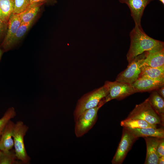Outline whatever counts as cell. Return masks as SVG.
<instances>
[{
	"instance_id": "1",
	"label": "cell",
	"mask_w": 164,
	"mask_h": 164,
	"mask_svg": "<svg viewBox=\"0 0 164 164\" xmlns=\"http://www.w3.org/2000/svg\"><path fill=\"white\" fill-rule=\"evenodd\" d=\"M130 44L126 54L128 63L143 53L164 47L163 42L148 36L142 27L135 25L129 33Z\"/></svg>"
},
{
	"instance_id": "2",
	"label": "cell",
	"mask_w": 164,
	"mask_h": 164,
	"mask_svg": "<svg viewBox=\"0 0 164 164\" xmlns=\"http://www.w3.org/2000/svg\"><path fill=\"white\" fill-rule=\"evenodd\" d=\"M108 89L105 85L84 95L77 102L73 112L74 121L85 111L97 106L108 94Z\"/></svg>"
},
{
	"instance_id": "3",
	"label": "cell",
	"mask_w": 164,
	"mask_h": 164,
	"mask_svg": "<svg viewBox=\"0 0 164 164\" xmlns=\"http://www.w3.org/2000/svg\"><path fill=\"white\" fill-rule=\"evenodd\" d=\"M105 104L102 99L96 107L84 111L75 121L74 132L76 136L80 137L88 132L96 122L99 109Z\"/></svg>"
},
{
	"instance_id": "4",
	"label": "cell",
	"mask_w": 164,
	"mask_h": 164,
	"mask_svg": "<svg viewBox=\"0 0 164 164\" xmlns=\"http://www.w3.org/2000/svg\"><path fill=\"white\" fill-rule=\"evenodd\" d=\"M126 118L142 119L151 124L164 126V122L153 108L148 98L141 103L136 105Z\"/></svg>"
},
{
	"instance_id": "5",
	"label": "cell",
	"mask_w": 164,
	"mask_h": 164,
	"mask_svg": "<svg viewBox=\"0 0 164 164\" xmlns=\"http://www.w3.org/2000/svg\"><path fill=\"white\" fill-rule=\"evenodd\" d=\"M29 128L21 121H19L15 124L13 138L15 151L16 156L19 160L24 164H28L30 160L28 155L24 143V137Z\"/></svg>"
},
{
	"instance_id": "6",
	"label": "cell",
	"mask_w": 164,
	"mask_h": 164,
	"mask_svg": "<svg viewBox=\"0 0 164 164\" xmlns=\"http://www.w3.org/2000/svg\"><path fill=\"white\" fill-rule=\"evenodd\" d=\"M145 56V52L135 57L127 68L117 75L115 81L132 84L139 77Z\"/></svg>"
},
{
	"instance_id": "7",
	"label": "cell",
	"mask_w": 164,
	"mask_h": 164,
	"mask_svg": "<svg viewBox=\"0 0 164 164\" xmlns=\"http://www.w3.org/2000/svg\"><path fill=\"white\" fill-rule=\"evenodd\" d=\"M108 92L103 98L104 103L114 99L120 100L137 92L132 85L115 81H106L104 83Z\"/></svg>"
},
{
	"instance_id": "8",
	"label": "cell",
	"mask_w": 164,
	"mask_h": 164,
	"mask_svg": "<svg viewBox=\"0 0 164 164\" xmlns=\"http://www.w3.org/2000/svg\"><path fill=\"white\" fill-rule=\"evenodd\" d=\"M138 138L123 127L121 139L112 160V164H122L133 144Z\"/></svg>"
},
{
	"instance_id": "9",
	"label": "cell",
	"mask_w": 164,
	"mask_h": 164,
	"mask_svg": "<svg viewBox=\"0 0 164 164\" xmlns=\"http://www.w3.org/2000/svg\"><path fill=\"white\" fill-rule=\"evenodd\" d=\"M153 0H119L121 3L126 4L129 8L131 16L135 25L141 26V19L146 6Z\"/></svg>"
},
{
	"instance_id": "10",
	"label": "cell",
	"mask_w": 164,
	"mask_h": 164,
	"mask_svg": "<svg viewBox=\"0 0 164 164\" xmlns=\"http://www.w3.org/2000/svg\"><path fill=\"white\" fill-rule=\"evenodd\" d=\"M132 85L137 93L152 91L164 85V79H154L139 77Z\"/></svg>"
},
{
	"instance_id": "11",
	"label": "cell",
	"mask_w": 164,
	"mask_h": 164,
	"mask_svg": "<svg viewBox=\"0 0 164 164\" xmlns=\"http://www.w3.org/2000/svg\"><path fill=\"white\" fill-rule=\"evenodd\" d=\"M143 65L164 68V47L146 51Z\"/></svg>"
},
{
	"instance_id": "12",
	"label": "cell",
	"mask_w": 164,
	"mask_h": 164,
	"mask_svg": "<svg viewBox=\"0 0 164 164\" xmlns=\"http://www.w3.org/2000/svg\"><path fill=\"white\" fill-rule=\"evenodd\" d=\"M143 138L146 146V156L144 164H158L159 157L157 154V149L161 138L152 137Z\"/></svg>"
},
{
	"instance_id": "13",
	"label": "cell",
	"mask_w": 164,
	"mask_h": 164,
	"mask_svg": "<svg viewBox=\"0 0 164 164\" xmlns=\"http://www.w3.org/2000/svg\"><path fill=\"white\" fill-rule=\"evenodd\" d=\"M15 124L10 120L6 125L0 138V150L7 152L14 146L13 137Z\"/></svg>"
},
{
	"instance_id": "14",
	"label": "cell",
	"mask_w": 164,
	"mask_h": 164,
	"mask_svg": "<svg viewBox=\"0 0 164 164\" xmlns=\"http://www.w3.org/2000/svg\"><path fill=\"white\" fill-rule=\"evenodd\" d=\"M125 128L138 138L141 137L143 138L148 137L164 138V130L162 128Z\"/></svg>"
},
{
	"instance_id": "15",
	"label": "cell",
	"mask_w": 164,
	"mask_h": 164,
	"mask_svg": "<svg viewBox=\"0 0 164 164\" xmlns=\"http://www.w3.org/2000/svg\"><path fill=\"white\" fill-rule=\"evenodd\" d=\"M21 24V21L19 15L12 13L9 20L6 35L1 45L2 48L13 36Z\"/></svg>"
},
{
	"instance_id": "16",
	"label": "cell",
	"mask_w": 164,
	"mask_h": 164,
	"mask_svg": "<svg viewBox=\"0 0 164 164\" xmlns=\"http://www.w3.org/2000/svg\"><path fill=\"white\" fill-rule=\"evenodd\" d=\"M152 107L164 122V99L155 90L153 91L148 98Z\"/></svg>"
},
{
	"instance_id": "17",
	"label": "cell",
	"mask_w": 164,
	"mask_h": 164,
	"mask_svg": "<svg viewBox=\"0 0 164 164\" xmlns=\"http://www.w3.org/2000/svg\"><path fill=\"white\" fill-rule=\"evenodd\" d=\"M43 3L30 4L24 12L18 14L20 17L21 23H27L33 21L39 11L40 7Z\"/></svg>"
},
{
	"instance_id": "18",
	"label": "cell",
	"mask_w": 164,
	"mask_h": 164,
	"mask_svg": "<svg viewBox=\"0 0 164 164\" xmlns=\"http://www.w3.org/2000/svg\"><path fill=\"white\" fill-rule=\"evenodd\" d=\"M33 21L27 23L21 24L13 36L3 48L4 51L10 49L26 34L29 29Z\"/></svg>"
},
{
	"instance_id": "19",
	"label": "cell",
	"mask_w": 164,
	"mask_h": 164,
	"mask_svg": "<svg viewBox=\"0 0 164 164\" xmlns=\"http://www.w3.org/2000/svg\"><path fill=\"white\" fill-rule=\"evenodd\" d=\"M139 77L154 79H164V68H155L142 65Z\"/></svg>"
},
{
	"instance_id": "20",
	"label": "cell",
	"mask_w": 164,
	"mask_h": 164,
	"mask_svg": "<svg viewBox=\"0 0 164 164\" xmlns=\"http://www.w3.org/2000/svg\"><path fill=\"white\" fill-rule=\"evenodd\" d=\"M14 7V0H0V18L8 23Z\"/></svg>"
},
{
	"instance_id": "21",
	"label": "cell",
	"mask_w": 164,
	"mask_h": 164,
	"mask_svg": "<svg viewBox=\"0 0 164 164\" xmlns=\"http://www.w3.org/2000/svg\"><path fill=\"white\" fill-rule=\"evenodd\" d=\"M120 125L123 127L131 128L157 127V125L151 124L144 120L136 119L126 118L121 121Z\"/></svg>"
},
{
	"instance_id": "22",
	"label": "cell",
	"mask_w": 164,
	"mask_h": 164,
	"mask_svg": "<svg viewBox=\"0 0 164 164\" xmlns=\"http://www.w3.org/2000/svg\"><path fill=\"white\" fill-rule=\"evenodd\" d=\"M2 152L0 159V164H18L15 150L12 149L7 152Z\"/></svg>"
},
{
	"instance_id": "23",
	"label": "cell",
	"mask_w": 164,
	"mask_h": 164,
	"mask_svg": "<svg viewBox=\"0 0 164 164\" xmlns=\"http://www.w3.org/2000/svg\"><path fill=\"white\" fill-rule=\"evenodd\" d=\"M16 115V112L14 108L11 107L7 110L2 117L0 119V136L9 121Z\"/></svg>"
},
{
	"instance_id": "24",
	"label": "cell",
	"mask_w": 164,
	"mask_h": 164,
	"mask_svg": "<svg viewBox=\"0 0 164 164\" xmlns=\"http://www.w3.org/2000/svg\"><path fill=\"white\" fill-rule=\"evenodd\" d=\"M30 0H14L13 14H19L24 12L30 4Z\"/></svg>"
},
{
	"instance_id": "25",
	"label": "cell",
	"mask_w": 164,
	"mask_h": 164,
	"mask_svg": "<svg viewBox=\"0 0 164 164\" xmlns=\"http://www.w3.org/2000/svg\"><path fill=\"white\" fill-rule=\"evenodd\" d=\"M157 152L159 158L164 155V138H161L157 147Z\"/></svg>"
},
{
	"instance_id": "26",
	"label": "cell",
	"mask_w": 164,
	"mask_h": 164,
	"mask_svg": "<svg viewBox=\"0 0 164 164\" xmlns=\"http://www.w3.org/2000/svg\"><path fill=\"white\" fill-rule=\"evenodd\" d=\"M8 23L0 18V37L3 34L8 28Z\"/></svg>"
},
{
	"instance_id": "27",
	"label": "cell",
	"mask_w": 164,
	"mask_h": 164,
	"mask_svg": "<svg viewBox=\"0 0 164 164\" xmlns=\"http://www.w3.org/2000/svg\"><path fill=\"white\" fill-rule=\"evenodd\" d=\"M163 98H164V85L155 90Z\"/></svg>"
},
{
	"instance_id": "28",
	"label": "cell",
	"mask_w": 164,
	"mask_h": 164,
	"mask_svg": "<svg viewBox=\"0 0 164 164\" xmlns=\"http://www.w3.org/2000/svg\"><path fill=\"white\" fill-rule=\"evenodd\" d=\"M50 0H30V4L37 3H45Z\"/></svg>"
},
{
	"instance_id": "29",
	"label": "cell",
	"mask_w": 164,
	"mask_h": 164,
	"mask_svg": "<svg viewBox=\"0 0 164 164\" xmlns=\"http://www.w3.org/2000/svg\"><path fill=\"white\" fill-rule=\"evenodd\" d=\"M164 164V155L159 158L158 164Z\"/></svg>"
},
{
	"instance_id": "30",
	"label": "cell",
	"mask_w": 164,
	"mask_h": 164,
	"mask_svg": "<svg viewBox=\"0 0 164 164\" xmlns=\"http://www.w3.org/2000/svg\"><path fill=\"white\" fill-rule=\"evenodd\" d=\"M3 51L4 50H3L0 47V61L2 58V55L3 52Z\"/></svg>"
},
{
	"instance_id": "31",
	"label": "cell",
	"mask_w": 164,
	"mask_h": 164,
	"mask_svg": "<svg viewBox=\"0 0 164 164\" xmlns=\"http://www.w3.org/2000/svg\"><path fill=\"white\" fill-rule=\"evenodd\" d=\"M160 1L163 5H164V0H158Z\"/></svg>"
},
{
	"instance_id": "32",
	"label": "cell",
	"mask_w": 164,
	"mask_h": 164,
	"mask_svg": "<svg viewBox=\"0 0 164 164\" xmlns=\"http://www.w3.org/2000/svg\"><path fill=\"white\" fill-rule=\"evenodd\" d=\"M2 152L0 150V159L1 155L2 154Z\"/></svg>"
},
{
	"instance_id": "33",
	"label": "cell",
	"mask_w": 164,
	"mask_h": 164,
	"mask_svg": "<svg viewBox=\"0 0 164 164\" xmlns=\"http://www.w3.org/2000/svg\"></svg>"
}]
</instances>
